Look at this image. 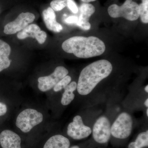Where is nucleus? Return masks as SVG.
I'll list each match as a JSON object with an SVG mask.
<instances>
[{"mask_svg":"<svg viewBox=\"0 0 148 148\" xmlns=\"http://www.w3.org/2000/svg\"><path fill=\"white\" fill-rule=\"evenodd\" d=\"M113 70L111 62L98 60L85 67L80 74L77 89L80 95H87L92 92L101 81L109 76Z\"/></svg>","mask_w":148,"mask_h":148,"instance_id":"f257e3e1","label":"nucleus"},{"mask_svg":"<svg viewBox=\"0 0 148 148\" xmlns=\"http://www.w3.org/2000/svg\"><path fill=\"white\" fill-rule=\"evenodd\" d=\"M62 48L65 52L82 58L102 55L106 49L103 41L94 36L72 37L63 43Z\"/></svg>","mask_w":148,"mask_h":148,"instance_id":"f03ea898","label":"nucleus"},{"mask_svg":"<svg viewBox=\"0 0 148 148\" xmlns=\"http://www.w3.org/2000/svg\"><path fill=\"white\" fill-rule=\"evenodd\" d=\"M108 11L112 18L123 17L129 21H133L140 17L139 5L132 0H126L121 6L116 4L112 5L109 7Z\"/></svg>","mask_w":148,"mask_h":148,"instance_id":"7ed1b4c3","label":"nucleus"},{"mask_svg":"<svg viewBox=\"0 0 148 148\" xmlns=\"http://www.w3.org/2000/svg\"><path fill=\"white\" fill-rule=\"evenodd\" d=\"M43 119L42 114L36 110L27 109L21 112L16 118V125L22 132L27 133L40 123Z\"/></svg>","mask_w":148,"mask_h":148,"instance_id":"20e7f679","label":"nucleus"},{"mask_svg":"<svg viewBox=\"0 0 148 148\" xmlns=\"http://www.w3.org/2000/svg\"><path fill=\"white\" fill-rule=\"evenodd\" d=\"M133 127V120L127 112L120 114L111 127V135L119 139L127 138L131 135Z\"/></svg>","mask_w":148,"mask_h":148,"instance_id":"39448f33","label":"nucleus"},{"mask_svg":"<svg viewBox=\"0 0 148 148\" xmlns=\"http://www.w3.org/2000/svg\"><path fill=\"white\" fill-rule=\"evenodd\" d=\"M111 124L106 116H102L96 120L92 130L93 139L99 144H106L111 138Z\"/></svg>","mask_w":148,"mask_h":148,"instance_id":"423d86ee","label":"nucleus"},{"mask_svg":"<svg viewBox=\"0 0 148 148\" xmlns=\"http://www.w3.org/2000/svg\"><path fill=\"white\" fill-rule=\"evenodd\" d=\"M68 74L69 71L64 66H58L49 75L38 78V81L39 89L42 92L49 91Z\"/></svg>","mask_w":148,"mask_h":148,"instance_id":"0eeeda50","label":"nucleus"},{"mask_svg":"<svg viewBox=\"0 0 148 148\" xmlns=\"http://www.w3.org/2000/svg\"><path fill=\"white\" fill-rule=\"evenodd\" d=\"M92 133V130L84 123L82 117L77 115L73 122L69 123L67 128V134L75 140H81L87 138Z\"/></svg>","mask_w":148,"mask_h":148,"instance_id":"6e6552de","label":"nucleus"},{"mask_svg":"<svg viewBox=\"0 0 148 148\" xmlns=\"http://www.w3.org/2000/svg\"><path fill=\"white\" fill-rule=\"evenodd\" d=\"M34 14L30 12H22L14 21L7 24L4 29V33L7 35H12L26 28L35 20Z\"/></svg>","mask_w":148,"mask_h":148,"instance_id":"1a4fd4ad","label":"nucleus"},{"mask_svg":"<svg viewBox=\"0 0 148 148\" xmlns=\"http://www.w3.org/2000/svg\"><path fill=\"white\" fill-rule=\"evenodd\" d=\"M47 35L44 31H42L38 25L32 24L28 25L17 34V37L20 40L27 38H35L40 44L45 42Z\"/></svg>","mask_w":148,"mask_h":148,"instance_id":"9d476101","label":"nucleus"},{"mask_svg":"<svg viewBox=\"0 0 148 148\" xmlns=\"http://www.w3.org/2000/svg\"><path fill=\"white\" fill-rule=\"evenodd\" d=\"M79 11V16L77 26L83 30H89L91 27L89 22V18L95 12V7L89 3H83L80 7Z\"/></svg>","mask_w":148,"mask_h":148,"instance_id":"9b49d317","label":"nucleus"},{"mask_svg":"<svg viewBox=\"0 0 148 148\" xmlns=\"http://www.w3.org/2000/svg\"><path fill=\"white\" fill-rule=\"evenodd\" d=\"M0 144L3 148H21V139L11 130H3L0 134Z\"/></svg>","mask_w":148,"mask_h":148,"instance_id":"f8f14e48","label":"nucleus"},{"mask_svg":"<svg viewBox=\"0 0 148 148\" xmlns=\"http://www.w3.org/2000/svg\"><path fill=\"white\" fill-rule=\"evenodd\" d=\"M42 17L47 28L55 33H59L63 30L61 24L56 20V15L54 11L51 7L43 10Z\"/></svg>","mask_w":148,"mask_h":148,"instance_id":"ddd939ff","label":"nucleus"},{"mask_svg":"<svg viewBox=\"0 0 148 148\" xmlns=\"http://www.w3.org/2000/svg\"><path fill=\"white\" fill-rule=\"evenodd\" d=\"M10 46L0 40V72L10 66L11 61L9 57L11 53Z\"/></svg>","mask_w":148,"mask_h":148,"instance_id":"4468645a","label":"nucleus"},{"mask_svg":"<svg viewBox=\"0 0 148 148\" xmlns=\"http://www.w3.org/2000/svg\"><path fill=\"white\" fill-rule=\"evenodd\" d=\"M71 143L63 135H56L51 137L45 144L43 148H69Z\"/></svg>","mask_w":148,"mask_h":148,"instance_id":"2eb2a0df","label":"nucleus"},{"mask_svg":"<svg viewBox=\"0 0 148 148\" xmlns=\"http://www.w3.org/2000/svg\"><path fill=\"white\" fill-rule=\"evenodd\" d=\"M77 83L75 82H73L65 88L64 92L61 98V103L63 106H68L75 98V95L73 92L77 89Z\"/></svg>","mask_w":148,"mask_h":148,"instance_id":"dca6fc26","label":"nucleus"},{"mask_svg":"<svg viewBox=\"0 0 148 148\" xmlns=\"http://www.w3.org/2000/svg\"><path fill=\"white\" fill-rule=\"evenodd\" d=\"M148 146V131L140 133L134 142L129 144L128 148H143Z\"/></svg>","mask_w":148,"mask_h":148,"instance_id":"f3484780","label":"nucleus"},{"mask_svg":"<svg viewBox=\"0 0 148 148\" xmlns=\"http://www.w3.org/2000/svg\"><path fill=\"white\" fill-rule=\"evenodd\" d=\"M140 16L143 23H148V0H142V2L139 5Z\"/></svg>","mask_w":148,"mask_h":148,"instance_id":"a211bd4d","label":"nucleus"},{"mask_svg":"<svg viewBox=\"0 0 148 148\" xmlns=\"http://www.w3.org/2000/svg\"><path fill=\"white\" fill-rule=\"evenodd\" d=\"M71 81V77L70 76L66 75L64 77L53 87V90L55 92H58L64 89L70 83Z\"/></svg>","mask_w":148,"mask_h":148,"instance_id":"6ab92c4d","label":"nucleus"},{"mask_svg":"<svg viewBox=\"0 0 148 148\" xmlns=\"http://www.w3.org/2000/svg\"><path fill=\"white\" fill-rule=\"evenodd\" d=\"M51 8L55 11H60L67 6V0H53L50 3Z\"/></svg>","mask_w":148,"mask_h":148,"instance_id":"aec40b11","label":"nucleus"},{"mask_svg":"<svg viewBox=\"0 0 148 148\" xmlns=\"http://www.w3.org/2000/svg\"><path fill=\"white\" fill-rule=\"evenodd\" d=\"M67 6L73 13L76 14L78 12L79 9L74 0H67Z\"/></svg>","mask_w":148,"mask_h":148,"instance_id":"412c9836","label":"nucleus"},{"mask_svg":"<svg viewBox=\"0 0 148 148\" xmlns=\"http://www.w3.org/2000/svg\"><path fill=\"white\" fill-rule=\"evenodd\" d=\"M78 17L75 16H71L66 18L64 20L65 23L69 24H76L78 21Z\"/></svg>","mask_w":148,"mask_h":148,"instance_id":"4be33fe9","label":"nucleus"},{"mask_svg":"<svg viewBox=\"0 0 148 148\" xmlns=\"http://www.w3.org/2000/svg\"><path fill=\"white\" fill-rule=\"evenodd\" d=\"M7 112V107L5 104L0 102V116L4 115Z\"/></svg>","mask_w":148,"mask_h":148,"instance_id":"5701e85b","label":"nucleus"},{"mask_svg":"<svg viewBox=\"0 0 148 148\" xmlns=\"http://www.w3.org/2000/svg\"><path fill=\"white\" fill-rule=\"evenodd\" d=\"M82 2L84 3H89L91 2L95 1L96 0H81Z\"/></svg>","mask_w":148,"mask_h":148,"instance_id":"b1692460","label":"nucleus"},{"mask_svg":"<svg viewBox=\"0 0 148 148\" xmlns=\"http://www.w3.org/2000/svg\"><path fill=\"white\" fill-rule=\"evenodd\" d=\"M144 104H145V106H146V107L148 108V99L147 98L146 99V101H145V103H144Z\"/></svg>","mask_w":148,"mask_h":148,"instance_id":"393cba45","label":"nucleus"},{"mask_svg":"<svg viewBox=\"0 0 148 148\" xmlns=\"http://www.w3.org/2000/svg\"><path fill=\"white\" fill-rule=\"evenodd\" d=\"M145 91H146V92H147V93H148V85H147L146 86H145Z\"/></svg>","mask_w":148,"mask_h":148,"instance_id":"a878e982","label":"nucleus"},{"mask_svg":"<svg viewBox=\"0 0 148 148\" xmlns=\"http://www.w3.org/2000/svg\"><path fill=\"white\" fill-rule=\"evenodd\" d=\"M69 148H80L79 147V146L77 145H75L73 146H72V147H69Z\"/></svg>","mask_w":148,"mask_h":148,"instance_id":"bb28decb","label":"nucleus"},{"mask_svg":"<svg viewBox=\"0 0 148 148\" xmlns=\"http://www.w3.org/2000/svg\"><path fill=\"white\" fill-rule=\"evenodd\" d=\"M146 114H147V116H148V109H147V110H146Z\"/></svg>","mask_w":148,"mask_h":148,"instance_id":"cd10ccee","label":"nucleus"}]
</instances>
